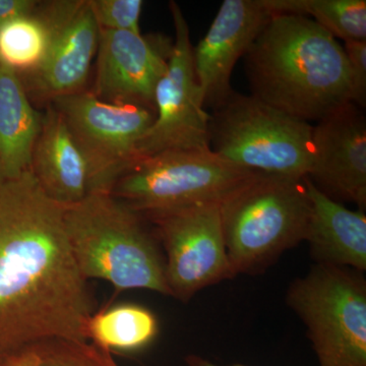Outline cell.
Listing matches in <instances>:
<instances>
[{
    "instance_id": "16",
    "label": "cell",
    "mask_w": 366,
    "mask_h": 366,
    "mask_svg": "<svg viewBox=\"0 0 366 366\" xmlns=\"http://www.w3.org/2000/svg\"><path fill=\"white\" fill-rule=\"evenodd\" d=\"M310 214L305 242L315 264L343 267L365 273L366 215L334 201L305 177Z\"/></svg>"
},
{
    "instance_id": "17",
    "label": "cell",
    "mask_w": 366,
    "mask_h": 366,
    "mask_svg": "<svg viewBox=\"0 0 366 366\" xmlns=\"http://www.w3.org/2000/svg\"><path fill=\"white\" fill-rule=\"evenodd\" d=\"M42 119L20 76L0 61V182L31 171Z\"/></svg>"
},
{
    "instance_id": "18",
    "label": "cell",
    "mask_w": 366,
    "mask_h": 366,
    "mask_svg": "<svg viewBox=\"0 0 366 366\" xmlns=\"http://www.w3.org/2000/svg\"><path fill=\"white\" fill-rule=\"evenodd\" d=\"M160 327L156 315L134 303H122L94 312L86 338L107 352L136 353L151 345Z\"/></svg>"
},
{
    "instance_id": "13",
    "label": "cell",
    "mask_w": 366,
    "mask_h": 366,
    "mask_svg": "<svg viewBox=\"0 0 366 366\" xmlns=\"http://www.w3.org/2000/svg\"><path fill=\"white\" fill-rule=\"evenodd\" d=\"M172 47L173 41L161 35L100 30L92 93L104 102L155 110L154 94L167 71Z\"/></svg>"
},
{
    "instance_id": "15",
    "label": "cell",
    "mask_w": 366,
    "mask_h": 366,
    "mask_svg": "<svg viewBox=\"0 0 366 366\" xmlns=\"http://www.w3.org/2000/svg\"><path fill=\"white\" fill-rule=\"evenodd\" d=\"M31 172L46 196L71 206L90 192L88 165L60 113L48 105L34 147Z\"/></svg>"
},
{
    "instance_id": "21",
    "label": "cell",
    "mask_w": 366,
    "mask_h": 366,
    "mask_svg": "<svg viewBox=\"0 0 366 366\" xmlns=\"http://www.w3.org/2000/svg\"><path fill=\"white\" fill-rule=\"evenodd\" d=\"M40 366H118L112 353L88 341L47 340L35 344Z\"/></svg>"
},
{
    "instance_id": "22",
    "label": "cell",
    "mask_w": 366,
    "mask_h": 366,
    "mask_svg": "<svg viewBox=\"0 0 366 366\" xmlns=\"http://www.w3.org/2000/svg\"><path fill=\"white\" fill-rule=\"evenodd\" d=\"M100 30L141 33L142 0H90Z\"/></svg>"
},
{
    "instance_id": "2",
    "label": "cell",
    "mask_w": 366,
    "mask_h": 366,
    "mask_svg": "<svg viewBox=\"0 0 366 366\" xmlns=\"http://www.w3.org/2000/svg\"><path fill=\"white\" fill-rule=\"evenodd\" d=\"M243 59L252 96L308 124L352 102L343 45L307 16L273 14Z\"/></svg>"
},
{
    "instance_id": "19",
    "label": "cell",
    "mask_w": 366,
    "mask_h": 366,
    "mask_svg": "<svg viewBox=\"0 0 366 366\" xmlns=\"http://www.w3.org/2000/svg\"><path fill=\"white\" fill-rule=\"evenodd\" d=\"M51 40V30L40 7L0 26V61L20 78L39 69Z\"/></svg>"
},
{
    "instance_id": "26",
    "label": "cell",
    "mask_w": 366,
    "mask_h": 366,
    "mask_svg": "<svg viewBox=\"0 0 366 366\" xmlns=\"http://www.w3.org/2000/svg\"><path fill=\"white\" fill-rule=\"evenodd\" d=\"M184 360L187 366H250L245 365H217V363L212 362V361L206 360V358L202 357V356L196 355V354H189V355L184 358Z\"/></svg>"
},
{
    "instance_id": "23",
    "label": "cell",
    "mask_w": 366,
    "mask_h": 366,
    "mask_svg": "<svg viewBox=\"0 0 366 366\" xmlns=\"http://www.w3.org/2000/svg\"><path fill=\"white\" fill-rule=\"evenodd\" d=\"M351 86H352V103L360 108L366 103V41L344 42Z\"/></svg>"
},
{
    "instance_id": "11",
    "label": "cell",
    "mask_w": 366,
    "mask_h": 366,
    "mask_svg": "<svg viewBox=\"0 0 366 366\" xmlns=\"http://www.w3.org/2000/svg\"><path fill=\"white\" fill-rule=\"evenodd\" d=\"M51 40L37 71L20 78L32 103L51 104L84 91L97 53L99 28L90 0L40 2Z\"/></svg>"
},
{
    "instance_id": "4",
    "label": "cell",
    "mask_w": 366,
    "mask_h": 366,
    "mask_svg": "<svg viewBox=\"0 0 366 366\" xmlns=\"http://www.w3.org/2000/svg\"><path fill=\"white\" fill-rule=\"evenodd\" d=\"M310 199L305 177L255 174L220 203L226 250L237 274L266 272L305 242Z\"/></svg>"
},
{
    "instance_id": "24",
    "label": "cell",
    "mask_w": 366,
    "mask_h": 366,
    "mask_svg": "<svg viewBox=\"0 0 366 366\" xmlns=\"http://www.w3.org/2000/svg\"><path fill=\"white\" fill-rule=\"evenodd\" d=\"M38 4L35 0H0V26L16 16L33 13Z\"/></svg>"
},
{
    "instance_id": "8",
    "label": "cell",
    "mask_w": 366,
    "mask_h": 366,
    "mask_svg": "<svg viewBox=\"0 0 366 366\" xmlns=\"http://www.w3.org/2000/svg\"><path fill=\"white\" fill-rule=\"evenodd\" d=\"M49 105L64 118L85 158L89 194H110L115 183L141 161L139 144L155 120V110L104 102L86 91L56 99Z\"/></svg>"
},
{
    "instance_id": "6",
    "label": "cell",
    "mask_w": 366,
    "mask_h": 366,
    "mask_svg": "<svg viewBox=\"0 0 366 366\" xmlns=\"http://www.w3.org/2000/svg\"><path fill=\"white\" fill-rule=\"evenodd\" d=\"M286 302L307 327L320 366H366L362 272L315 264L291 282Z\"/></svg>"
},
{
    "instance_id": "25",
    "label": "cell",
    "mask_w": 366,
    "mask_h": 366,
    "mask_svg": "<svg viewBox=\"0 0 366 366\" xmlns=\"http://www.w3.org/2000/svg\"><path fill=\"white\" fill-rule=\"evenodd\" d=\"M41 356L37 346L26 347L18 352L0 360V366H40Z\"/></svg>"
},
{
    "instance_id": "5",
    "label": "cell",
    "mask_w": 366,
    "mask_h": 366,
    "mask_svg": "<svg viewBox=\"0 0 366 366\" xmlns=\"http://www.w3.org/2000/svg\"><path fill=\"white\" fill-rule=\"evenodd\" d=\"M312 132V124L235 92L209 114L211 151L254 174L307 177Z\"/></svg>"
},
{
    "instance_id": "14",
    "label": "cell",
    "mask_w": 366,
    "mask_h": 366,
    "mask_svg": "<svg viewBox=\"0 0 366 366\" xmlns=\"http://www.w3.org/2000/svg\"><path fill=\"white\" fill-rule=\"evenodd\" d=\"M273 13L264 0H225L192 49L194 74L204 108L220 107L234 93L231 76Z\"/></svg>"
},
{
    "instance_id": "20",
    "label": "cell",
    "mask_w": 366,
    "mask_h": 366,
    "mask_svg": "<svg viewBox=\"0 0 366 366\" xmlns=\"http://www.w3.org/2000/svg\"><path fill=\"white\" fill-rule=\"evenodd\" d=\"M273 14L307 16L344 42L366 41L365 0H264Z\"/></svg>"
},
{
    "instance_id": "12",
    "label": "cell",
    "mask_w": 366,
    "mask_h": 366,
    "mask_svg": "<svg viewBox=\"0 0 366 366\" xmlns=\"http://www.w3.org/2000/svg\"><path fill=\"white\" fill-rule=\"evenodd\" d=\"M339 203L366 209V119L348 103L312 125V162L307 177Z\"/></svg>"
},
{
    "instance_id": "10",
    "label": "cell",
    "mask_w": 366,
    "mask_h": 366,
    "mask_svg": "<svg viewBox=\"0 0 366 366\" xmlns=\"http://www.w3.org/2000/svg\"><path fill=\"white\" fill-rule=\"evenodd\" d=\"M175 38L167 71L154 94L156 117L139 144L142 159L166 151H209V113L194 74L189 24L175 1L169 4Z\"/></svg>"
},
{
    "instance_id": "1",
    "label": "cell",
    "mask_w": 366,
    "mask_h": 366,
    "mask_svg": "<svg viewBox=\"0 0 366 366\" xmlns=\"http://www.w3.org/2000/svg\"><path fill=\"white\" fill-rule=\"evenodd\" d=\"M64 209L31 171L0 182V360L40 342L88 341L95 300L72 254Z\"/></svg>"
},
{
    "instance_id": "3",
    "label": "cell",
    "mask_w": 366,
    "mask_h": 366,
    "mask_svg": "<svg viewBox=\"0 0 366 366\" xmlns=\"http://www.w3.org/2000/svg\"><path fill=\"white\" fill-rule=\"evenodd\" d=\"M141 214L108 192H91L66 207L64 224L79 271L115 290L154 291L170 296L165 259Z\"/></svg>"
},
{
    "instance_id": "7",
    "label": "cell",
    "mask_w": 366,
    "mask_h": 366,
    "mask_svg": "<svg viewBox=\"0 0 366 366\" xmlns=\"http://www.w3.org/2000/svg\"><path fill=\"white\" fill-rule=\"evenodd\" d=\"M211 150L166 151L139 163L110 194L137 213L219 203L254 177Z\"/></svg>"
},
{
    "instance_id": "9",
    "label": "cell",
    "mask_w": 366,
    "mask_h": 366,
    "mask_svg": "<svg viewBox=\"0 0 366 366\" xmlns=\"http://www.w3.org/2000/svg\"><path fill=\"white\" fill-rule=\"evenodd\" d=\"M141 215L153 224L165 252L171 297L187 302L203 289L236 276L224 242L220 204H189Z\"/></svg>"
}]
</instances>
